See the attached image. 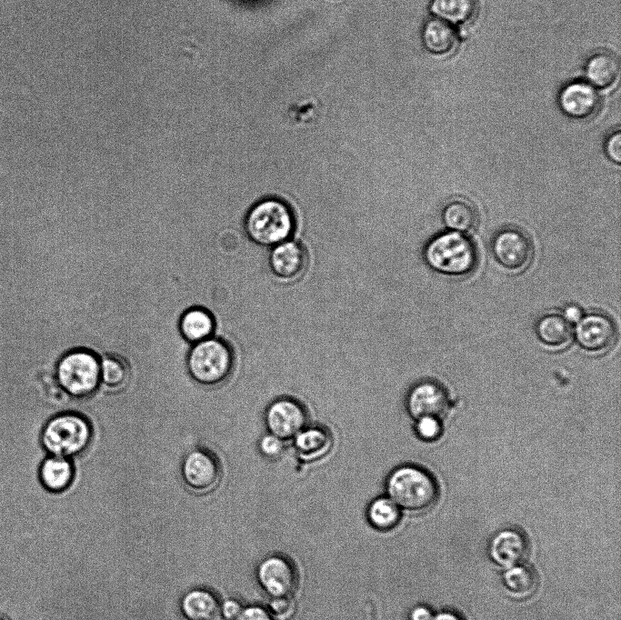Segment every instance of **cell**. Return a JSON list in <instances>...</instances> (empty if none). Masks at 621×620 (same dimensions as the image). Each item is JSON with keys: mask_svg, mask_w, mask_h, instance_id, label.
I'll list each match as a JSON object with an SVG mask.
<instances>
[{"mask_svg": "<svg viewBox=\"0 0 621 620\" xmlns=\"http://www.w3.org/2000/svg\"><path fill=\"white\" fill-rule=\"evenodd\" d=\"M93 437L94 428L85 415L64 411L44 424L40 444L46 455L73 459L88 449Z\"/></svg>", "mask_w": 621, "mask_h": 620, "instance_id": "6da1fadb", "label": "cell"}, {"mask_svg": "<svg viewBox=\"0 0 621 620\" xmlns=\"http://www.w3.org/2000/svg\"><path fill=\"white\" fill-rule=\"evenodd\" d=\"M244 229L254 243L272 248L291 239L295 229V217L286 202L266 197L249 208L244 219Z\"/></svg>", "mask_w": 621, "mask_h": 620, "instance_id": "7a4b0ae2", "label": "cell"}, {"mask_svg": "<svg viewBox=\"0 0 621 620\" xmlns=\"http://www.w3.org/2000/svg\"><path fill=\"white\" fill-rule=\"evenodd\" d=\"M386 489L400 510L410 513L426 511L438 496L437 484L430 473L410 464L396 466L389 473Z\"/></svg>", "mask_w": 621, "mask_h": 620, "instance_id": "3957f363", "label": "cell"}, {"mask_svg": "<svg viewBox=\"0 0 621 620\" xmlns=\"http://www.w3.org/2000/svg\"><path fill=\"white\" fill-rule=\"evenodd\" d=\"M55 380L67 396L90 397L101 385V357L87 348L71 349L57 360Z\"/></svg>", "mask_w": 621, "mask_h": 620, "instance_id": "277c9868", "label": "cell"}, {"mask_svg": "<svg viewBox=\"0 0 621 620\" xmlns=\"http://www.w3.org/2000/svg\"><path fill=\"white\" fill-rule=\"evenodd\" d=\"M426 264L434 271L448 276L470 274L477 263L476 248L465 234L454 231L432 237L423 252Z\"/></svg>", "mask_w": 621, "mask_h": 620, "instance_id": "5b68a950", "label": "cell"}, {"mask_svg": "<svg viewBox=\"0 0 621 620\" xmlns=\"http://www.w3.org/2000/svg\"><path fill=\"white\" fill-rule=\"evenodd\" d=\"M235 355L231 345L222 338L211 336L192 345L186 356V368L197 384L215 387L232 375Z\"/></svg>", "mask_w": 621, "mask_h": 620, "instance_id": "8992f818", "label": "cell"}, {"mask_svg": "<svg viewBox=\"0 0 621 620\" xmlns=\"http://www.w3.org/2000/svg\"><path fill=\"white\" fill-rule=\"evenodd\" d=\"M491 252L501 267L511 272H519L529 265L534 248L530 238L524 231L516 227H506L493 236Z\"/></svg>", "mask_w": 621, "mask_h": 620, "instance_id": "52a82bcc", "label": "cell"}, {"mask_svg": "<svg viewBox=\"0 0 621 620\" xmlns=\"http://www.w3.org/2000/svg\"><path fill=\"white\" fill-rule=\"evenodd\" d=\"M185 485L197 493H206L220 482L222 466L216 455L205 447H196L185 454L181 464Z\"/></svg>", "mask_w": 621, "mask_h": 620, "instance_id": "ba28073f", "label": "cell"}, {"mask_svg": "<svg viewBox=\"0 0 621 620\" xmlns=\"http://www.w3.org/2000/svg\"><path fill=\"white\" fill-rule=\"evenodd\" d=\"M264 419L268 433L284 441L293 439L307 425L305 406L290 397H281L270 403Z\"/></svg>", "mask_w": 621, "mask_h": 620, "instance_id": "9c48e42d", "label": "cell"}, {"mask_svg": "<svg viewBox=\"0 0 621 620\" xmlns=\"http://www.w3.org/2000/svg\"><path fill=\"white\" fill-rule=\"evenodd\" d=\"M262 589L271 597H289L296 584V575L292 565L280 556H270L263 560L256 572Z\"/></svg>", "mask_w": 621, "mask_h": 620, "instance_id": "30bf717a", "label": "cell"}, {"mask_svg": "<svg viewBox=\"0 0 621 620\" xmlns=\"http://www.w3.org/2000/svg\"><path fill=\"white\" fill-rule=\"evenodd\" d=\"M448 398L445 389L436 382L422 381L408 392L406 406L409 415L415 420L434 416L440 418L446 411Z\"/></svg>", "mask_w": 621, "mask_h": 620, "instance_id": "8fae6325", "label": "cell"}, {"mask_svg": "<svg viewBox=\"0 0 621 620\" xmlns=\"http://www.w3.org/2000/svg\"><path fill=\"white\" fill-rule=\"evenodd\" d=\"M576 338L578 345L587 351L599 352L610 347L616 338L613 321L602 314L585 315L577 323Z\"/></svg>", "mask_w": 621, "mask_h": 620, "instance_id": "7c38bea8", "label": "cell"}, {"mask_svg": "<svg viewBox=\"0 0 621 620\" xmlns=\"http://www.w3.org/2000/svg\"><path fill=\"white\" fill-rule=\"evenodd\" d=\"M307 265L305 248L294 240H287L272 247L269 265L273 274L285 281L298 278Z\"/></svg>", "mask_w": 621, "mask_h": 620, "instance_id": "4fadbf2b", "label": "cell"}, {"mask_svg": "<svg viewBox=\"0 0 621 620\" xmlns=\"http://www.w3.org/2000/svg\"><path fill=\"white\" fill-rule=\"evenodd\" d=\"M558 101L563 112L576 119L590 117L599 106V95L595 86L584 81H574L565 85Z\"/></svg>", "mask_w": 621, "mask_h": 620, "instance_id": "5bb4252c", "label": "cell"}, {"mask_svg": "<svg viewBox=\"0 0 621 620\" xmlns=\"http://www.w3.org/2000/svg\"><path fill=\"white\" fill-rule=\"evenodd\" d=\"M527 551L526 538L515 529H505L496 534L488 548L491 560L505 568L521 564Z\"/></svg>", "mask_w": 621, "mask_h": 620, "instance_id": "9a60e30c", "label": "cell"}, {"mask_svg": "<svg viewBox=\"0 0 621 620\" xmlns=\"http://www.w3.org/2000/svg\"><path fill=\"white\" fill-rule=\"evenodd\" d=\"M75 475L73 459L47 455L38 467V478L43 487L52 493L68 489Z\"/></svg>", "mask_w": 621, "mask_h": 620, "instance_id": "2e32d148", "label": "cell"}, {"mask_svg": "<svg viewBox=\"0 0 621 620\" xmlns=\"http://www.w3.org/2000/svg\"><path fill=\"white\" fill-rule=\"evenodd\" d=\"M178 326L182 337L194 345L214 336L215 319L208 309L193 306L182 314Z\"/></svg>", "mask_w": 621, "mask_h": 620, "instance_id": "e0dca14e", "label": "cell"}, {"mask_svg": "<svg viewBox=\"0 0 621 620\" xmlns=\"http://www.w3.org/2000/svg\"><path fill=\"white\" fill-rule=\"evenodd\" d=\"M292 440L296 453L305 461L324 457L332 446L329 431L320 426L306 425Z\"/></svg>", "mask_w": 621, "mask_h": 620, "instance_id": "ac0fdd59", "label": "cell"}, {"mask_svg": "<svg viewBox=\"0 0 621 620\" xmlns=\"http://www.w3.org/2000/svg\"><path fill=\"white\" fill-rule=\"evenodd\" d=\"M181 611L186 620H216L220 605L211 592L194 589L183 596Z\"/></svg>", "mask_w": 621, "mask_h": 620, "instance_id": "d6986e66", "label": "cell"}, {"mask_svg": "<svg viewBox=\"0 0 621 620\" xmlns=\"http://www.w3.org/2000/svg\"><path fill=\"white\" fill-rule=\"evenodd\" d=\"M620 72L618 59L608 52H598L589 57L586 75L593 86L606 88L617 79Z\"/></svg>", "mask_w": 621, "mask_h": 620, "instance_id": "ffe728a7", "label": "cell"}, {"mask_svg": "<svg viewBox=\"0 0 621 620\" xmlns=\"http://www.w3.org/2000/svg\"><path fill=\"white\" fill-rule=\"evenodd\" d=\"M441 217L449 231L462 234L473 231L478 220L475 206L461 198L448 202L442 210Z\"/></svg>", "mask_w": 621, "mask_h": 620, "instance_id": "44dd1931", "label": "cell"}, {"mask_svg": "<svg viewBox=\"0 0 621 620\" xmlns=\"http://www.w3.org/2000/svg\"><path fill=\"white\" fill-rule=\"evenodd\" d=\"M128 361L117 355L107 354L101 357V385L108 392H119L126 387L131 379Z\"/></svg>", "mask_w": 621, "mask_h": 620, "instance_id": "7402d4cb", "label": "cell"}, {"mask_svg": "<svg viewBox=\"0 0 621 620\" xmlns=\"http://www.w3.org/2000/svg\"><path fill=\"white\" fill-rule=\"evenodd\" d=\"M457 34L451 24L437 17L430 19L423 31L426 48L435 55H446L456 45Z\"/></svg>", "mask_w": 621, "mask_h": 620, "instance_id": "603a6c76", "label": "cell"}, {"mask_svg": "<svg viewBox=\"0 0 621 620\" xmlns=\"http://www.w3.org/2000/svg\"><path fill=\"white\" fill-rule=\"evenodd\" d=\"M503 584L513 596L524 599L536 592L537 576L531 567L518 564L506 568L503 574Z\"/></svg>", "mask_w": 621, "mask_h": 620, "instance_id": "cb8c5ba5", "label": "cell"}, {"mask_svg": "<svg viewBox=\"0 0 621 620\" xmlns=\"http://www.w3.org/2000/svg\"><path fill=\"white\" fill-rule=\"evenodd\" d=\"M431 11L449 24H464L476 13V0H433Z\"/></svg>", "mask_w": 621, "mask_h": 620, "instance_id": "d4e9b609", "label": "cell"}, {"mask_svg": "<svg viewBox=\"0 0 621 620\" xmlns=\"http://www.w3.org/2000/svg\"><path fill=\"white\" fill-rule=\"evenodd\" d=\"M536 331L539 339L550 346L564 345L571 335L570 324L563 316L554 314L541 317Z\"/></svg>", "mask_w": 621, "mask_h": 620, "instance_id": "484cf974", "label": "cell"}, {"mask_svg": "<svg viewBox=\"0 0 621 620\" xmlns=\"http://www.w3.org/2000/svg\"><path fill=\"white\" fill-rule=\"evenodd\" d=\"M367 517L375 528L386 531L398 524L400 509L388 496H381L374 499L369 505Z\"/></svg>", "mask_w": 621, "mask_h": 620, "instance_id": "4316f807", "label": "cell"}, {"mask_svg": "<svg viewBox=\"0 0 621 620\" xmlns=\"http://www.w3.org/2000/svg\"><path fill=\"white\" fill-rule=\"evenodd\" d=\"M416 433L422 440L431 442L442 434V425L438 417L425 416L416 420Z\"/></svg>", "mask_w": 621, "mask_h": 620, "instance_id": "83f0119b", "label": "cell"}, {"mask_svg": "<svg viewBox=\"0 0 621 620\" xmlns=\"http://www.w3.org/2000/svg\"><path fill=\"white\" fill-rule=\"evenodd\" d=\"M285 442L268 433L260 438L258 448L265 458L275 460L278 459L285 452Z\"/></svg>", "mask_w": 621, "mask_h": 620, "instance_id": "f1b7e54d", "label": "cell"}, {"mask_svg": "<svg viewBox=\"0 0 621 620\" xmlns=\"http://www.w3.org/2000/svg\"><path fill=\"white\" fill-rule=\"evenodd\" d=\"M604 150L607 158L613 163H621V135L616 131L608 135L605 142Z\"/></svg>", "mask_w": 621, "mask_h": 620, "instance_id": "f546056e", "label": "cell"}, {"mask_svg": "<svg viewBox=\"0 0 621 620\" xmlns=\"http://www.w3.org/2000/svg\"><path fill=\"white\" fill-rule=\"evenodd\" d=\"M270 611L277 617H285L292 610V602L289 597L272 598Z\"/></svg>", "mask_w": 621, "mask_h": 620, "instance_id": "4dcf8cb0", "label": "cell"}, {"mask_svg": "<svg viewBox=\"0 0 621 620\" xmlns=\"http://www.w3.org/2000/svg\"><path fill=\"white\" fill-rule=\"evenodd\" d=\"M242 611L240 603L235 599H227L220 605V614L225 620H236Z\"/></svg>", "mask_w": 621, "mask_h": 620, "instance_id": "1f68e13d", "label": "cell"}, {"mask_svg": "<svg viewBox=\"0 0 621 620\" xmlns=\"http://www.w3.org/2000/svg\"><path fill=\"white\" fill-rule=\"evenodd\" d=\"M236 620H273L269 612L261 606L252 605L243 609Z\"/></svg>", "mask_w": 621, "mask_h": 620, "instance_id": "d6a6232c", "label": "cell"}, {"mask_svg": "<svg viewBox=\"0 0 621 620\" xmlns=\"http://www.w3.org/2000/svg\"><path fill=\"white\" fill-rule=\"evenodd\" d=\"M569 324L578 323L583 317L581 308L576 305H570L565 307L562 315Z\"/></svg>", "mask_w": 621, "mask_h": 620, "instance_id": "836d02e7", "label": "cell"}, {"mask_svg": "<svg viewBox=\"0 0 621 620\" xmlns=\"http://www.w3.org/2000/svg\"><path fill=\"white\" fill-rule=\"evenodd\" d=\"M432 617L430 609L424 605L416 606L409 614L410 620H431Z\"/></svg>", "mask_w": 621, "mask_h": 620, "instance_id": "e575fe53", "label": "cell"}, {"mask_svg": "<svg viewBox=\"0 0 621 620\" xmlns=\"http://www.w3.org/2000/svg\"><path fill=\"white\" fill-rule=\"evenodd\" d=\"M431 620H464V618L455 612L444 611L434 615Z\"/></svg>", "mask_w": 621, "mask_h": 620, "instance_id": "d590c367", "label": "cell"}, {"mask_svg": "<svg viewBox=\"0 0 621 620\" xmlns=\"http://www.w3.org/2000/svg\"><path fill=\"white\" fill-rule=\"evenodd\" d=\"M0 620H5V619H4L3 617L0 616Z\"/></svg>", "mask_w": 621, "mask_h": 620, "instance_id": "8d00e7d4", "label": "cell"}]
</instances>
